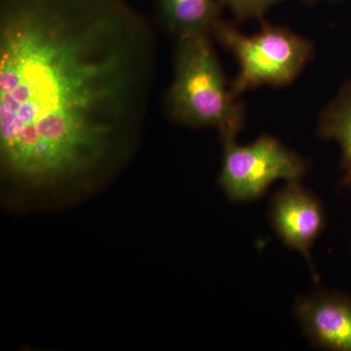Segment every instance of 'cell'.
<instances>
[{
    "label": "cell",
    "instance_id": "cell-2",
    "mask_svg": "<svg viewBox=\"0 0 351 351\" xmlns=\"http://www.w3.org/2000/svg\"><path fill=\"white\" fill-rule=\"evenodd\" d=\"M208 36H178L168 113L182 125L217 129L221 141L237 138L244 125V108L228 87Z\"/></svg>",
    "mask_w": 351,
    "mask_h": 351
},
{
    "label": "cell",
    "instance_id": "cell-10",
    "mask_svg": "<svg viewBox=\"0 0 351 351\" xmlns=\"http://www.w3.org/2000/svg\"><path fill=\"white\" fill-rule=\"evenodd\" d=\"M306 1H307V2H315V1H318V0H306Z\"/></svg>",
    "mask_w": 351,
    "mask_h": 351
},
{
    "label": "cell",
    "instance_id": "cell-3",
    "mask_svg": "<svg viewBox=\"0 0 351 351\" xmlns=\"http://www.w3.org/2000/svg\"><path fill=\"white\" fill-rule=\"evenodd\" d=\"M212 34L230 51L239 71L230 89L234 97L261 86H284L294 82L313 54L311 41L285 27L267 25L253 36L219 20Z\"/></svg>",
    "mask_w": 351,
    "mask_h": 351
},
{
    "label": "cell",
    "instance_id": "cell-8",
    "mask_svg": "<svg viewBox=\"0 0 351 351\" xmlns=\"http://www.w3.org/2000/svg\"><path fill=\"white\" fill-rule=\"evenodd\" d=\"M160 12L166 25L177 34L206 32L219 20V5L216 0H159Z\"/></svg>",
    "mask_w": 351,
    "mask_h": 351
},
{
    "label": "cell",
    "instance_id": "cell-9",
    "mask_svg": "<svg viewBox=\"0 0 351 351\" xmlns=\"http://www.w3.org/2000/svg\"><path fill=\"white\" fill-rule=\"evenodd\" d=\"M240 20L262 17L263 14L281 0H223Z\"/></svg>",
    "mask_w": 351,
    "mask_h": 351
},
{
    "label": "cell",
    "instance_id": "cell-1",
    "mask_svg": "<svg viewBox=\"0 0 351 351\" xmlns=\"http://www.w3.org/2000/svg\"><path fill=\"white\" fill-rule=\"evenodd\" d=\"M154 32L126 0H0V168L47 191L115 169L144 126Z\"/></svg>",
    "mask_w": 351,
    "mask_h": 351
},
{
    "label": "cell",
    "instance_id": "cell-5",
    "mask_svg": "<svg viewBox=\"0 0 351 351\" xmlns=\"http://www.w3.org/2000/svg\"><path fill=\"white\" fill-rule=\"evenodd\" d=\"M269 223L277 237L288 248L297 251L308 265L311 276L320 282L314 267L311 249L326 228L324 206L301 182H286L272 195L269 207Z\"/></svg>",
    "mask_w": 351,
    "mask_h": 351
},
{
    "label": "cell",
    "instance_id": "cell-4",
    "mask_svg": "<svg viewBox=\"0 0 351 351\" xmlns=\"http://www.w3.org/2000/svg\"><path fill=\"white\" fill-rule=\"evenodd\" d=\"M221 142L223 156L219 184L234 202L258 199L279 180L302 182L308 171L306 159L267 134L246 145L237 144V138Z\"/></svg>",
    "mask_w": 351,
    "mask_h": 351
},
{
    "label": "cell",
    "instance_id": "cell-6",
    "mask_svg": "<svg viewBox=\"0 0 351 351\" xmlns=\"http://www.w3.org/2000/svg\"><path fill=\"white\" fill-rule=\"evenodd\" d=\"M295 319L311 345L330 351H351V295L338 290L300 295Z\"/></svg>",
    "mask_w": 351,
    "mask_h": 351
},
{
    "label": "cell",
    "instance_id": "cell-7",
    "mask_svg": "<svg viewBox=\"0 0 351 351\" xmlns=\"http://www.w3.org/2000/svg\"><path fill=\"white\" fill-rule=\"evenodd\" d=\"M317 133L341 149V184L351 193V78L346 80L318 120Z\"/></svg>",
    "mask_w": 351,
    "mask_h": 351
}]
</instances>
